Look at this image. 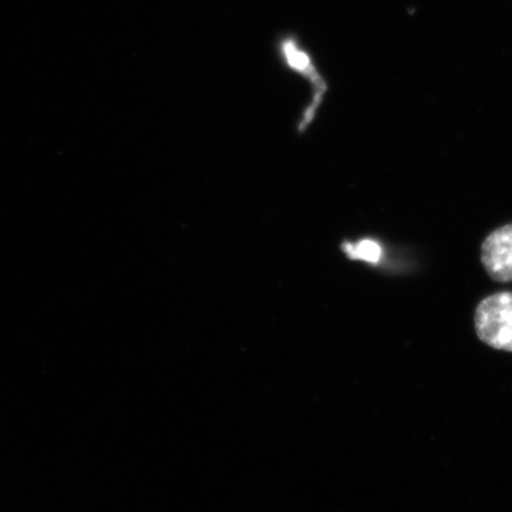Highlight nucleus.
Wrapping results in <instances>:
<instances>
[{
  "mask_svg": "<svg viewBox=\"0 0 512 512\" xmlns=\"http://www.w3.org/2000/svg\"><path fill=\"white\" fill-rule=\"evenodd\" d=\"M481 259L488 275L497 282L512 281V225L494 231L483 244Z\"/></svg>",
  "mask_w": 512,
  "mask_h": 512,
  "instance_id": "3",
  "label": "nucleus"
},
{
  "mask_svg": "<svg viewBox=\"0 0 512 512\" xmlns=\"http://www.w3.org/2000/svg\"><path fill=\"white\" fill-rule=\"evenodd\" d=\"M279 53H281L282 60H284L289 69L301 74L312 84V101L308 109L303 113L301 124H299V128L303 130V128L311 124L313 117L316 116V111H318L323 96H325L326 90H328V84H326L318 67L313 62L312 56L299 45L298 39L295 36L282 37L281 43H279Z\"/></svg>",
  "mask_w": 512,
  "mask_h": 512,
  "instance_id": "2",
  "label": "nucleus"
},
{
  "mask_svg": "<svg viewBox=\"0 0 512 512\" xmlns=\"http://www.w3.org/2000/svg\"><path fill=\"white\" fill-rule=\"evenodd\" d=\"M478 338L485 345L512 352V293L488 296L476 311Z\"/></svg>",
  "mask_w": 512,
  "mask_h": 512,
  "instance_id": "1",
  "label": "nucleus"
}]
</instances>
